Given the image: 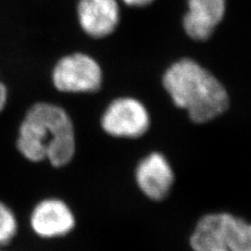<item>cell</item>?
<instances>
[{"label": "cell", "instance_id": "9", "mask_svg": "<svg viewBox=\"0 0 251 251\" xmlns=\"http://www.w3.org/2000/svg\"><path fill=\"white\" fill-rule=\"evenodd\" d=\"M226 0H188L183 25L194 40H206L224 17Z\"/></svg>", "mask_w": 251, "mask_h": 251}, {"label": "cell", "instance_id": "12", "mask_svg": "<svg viewBox=\"0 0 251 251\" xmlns=\"http://www.w3.org/2000/svg\"><path fill=\"white\" fill-rule=\"evenodd\" d=\"M123 1L130 6H145L150 4L153 0H123Z\"/></svg>", "mask_w": 251, "mask_h": 251}, {"label": "cell", "instance_id": "11", "mask_svg": "<svg viewBox=\"0 0 251 251\" xmlns=\"http://www.w3.org/2000/svg\"><path fill=\"white\" fill-rule=\"evenodd\" d=\"M7 100V90L6 87L3 85V83L0 82V112L2 111L3 108L5 107Z\"/></svg>", "mask_w": 251, "mask_h": 251}, {"label": "cell", "instance_id": "7", "mask_svg": "<svg viewBox=\"0 0 251 251\" xmlns=\"http://www.w3.org/2000/svg\"><path fill=\"white\" fill-rule=\"evenodd\" d=\"M75 219L67 204L58 198L39 202L30 215V226L42 239H54L68 234L75 228Z\"/></svg>", "mask_w": 251, "mask_h": 251}, {"label": "cell", "instance_id": "5", "mask_svg": "<svg viewBox=\"0 0 251 251\" xmlns=\"http://www.w3.org/2000/svg\"><path fill=\"white\" fill-rule=\"evenodd\" d=\"M107 134L117 138H138L150 128V115L139 100L132 98L114 100L101 117Z\"/></svg>", "mask_w": 251, "mask_h": 251}, {"label": "cell", "instance_id": "6", "mask_svg": "<svg viewBox=\"0 0 251 251\" xmlns=\"http://www.w3.org/2000/svg\"><path fill=\"white\" fill-rule=\"evenodd\" d=\"M134 178L141 194L148 199L159 202L168 197L174 186L175 172L166 156L153 152L139 160Z\"/></svg>", "mask_w": 251, "mask_h": 251}, {"label": "cell", "instance_id": "2", "mask_svg": "<svg viewBox=\"0 0 251 251\" xmlns=\"http://www.w3.org/2000/svg\"><path fill=\"white\" fill-rule=\"evenodd\" d=\"M163 86L173 103L186 110L194 123L214 120L229 106L228 94L222 84L192 60L174 63L163 75Z\"/></svg>", "mask_w": 251, "mask_h": 251}, {"label": "cell", "instance_id": "3", "mask_svg": "<svg viewBox=\"0 0 251 251\" xmlns=\"http://www.w3.org/2000/svg\"><path fill=\"white\" fill-rule=\"evenodd\" d=\"M193 251H251V222L226 211L202 216L190 237Z\"/></svg>", "mask_w": 251, "mask_h": 251}, {"label": "cell", "instance_id": "8", "mask_svg": "<svg viewBox=\"0 0 251 251\" xmlns=\"http://www.w3.org/2000/svg\"><path fill=\"white\" fill-rule=\"evenodd\" d=\"M77 15L85 33L93 38H104L112 34L120 20L116 0H81Z\"/></svg>", "mask_w": 251, "mask_h": 251}, {"label": "cell", "instance_id": "10", "mask_svg": "<svg viewBox=\"0 0 251 251\" xmlns=\"http://www.w3.org/2000/svg\"><path fill=\"white\" fill-rule=\"evenodd\" d=\"M18 229V222L13 210L0 202V246L9 244L15 238Z\"/></svg>", "mask_w": 251, "mask_h": 251}, {"label": "cell", "instance_id": "1", "mask_svg": "<svg viewBox=\"0 0 251 251\" xmlns=\"http://www.w3.org/2000/svg\"><path fill=\"white\" fill-rule=\"evenodd\" d=\"M17 149L31 162L47 160L57 168L66 166L75 152L72 120L64 110L56 105H34L20 125Z\"/></svg>", "mask_w": 251, "mask_h": 251}, {"label": "cell", "instance_id": "4", "mask_svg": "<svg viewBox=\"0 0 251 251\" xmlns=\"http://www.w3.org/2000/svg\"><path fill=\"white\" fill-rule=\"evenodd\" d=\"M52 81L64 92H94L100 88L103 74L98 62L84 53L62 58L54 66Z\"/></svg>", "mask_w": 251, "mask_h": 251}]
</instances>
